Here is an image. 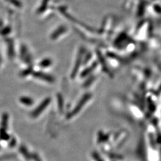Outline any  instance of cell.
I'll list each match as a JSON object with an SVG mask.
<instances>
[{
  "label": "cell",
  "mask_w": 161,
  "mask_h": 161,
  "mask_svg": "<svg viewBox=\"0 0 161 161\" xmlns=\"http://www.w3.org/2000/svg\"><path fill=\"white\" fill-rule=\"evenodd\" d=\"M89 96H86V97H84L82 98V100L80 101V103L78 104V106H76V109H75V110L72 112V114H73L72 115H74V114H75L76 113H77L80 109V108L82 107V106H83V104L85 103L86 102V100L88 99V98Z\"/></svg>",
  "instance_id": "cell-2"
},
{
  "label": "cell",
  "mask_w": 161,
  "mask_h": 161,
  "mask_svg": "<svg viewBox=\"0 0 161 161\" xmlns=\"http://www.w3.org/2000/svg\"><path fill=\"white\" fill-rule=\"evenodd\" d=\"M48 103H49V100H45L42 104H41L40 106L38 107V108L36 109V110H35L34 112H33V114H33L32 115H33L34 116H38V115H39L41 112L43 110V109L46 107Z\"/></svg>",
  "instance_id": "cell-1"
},
{
  "label": "cell",
  "mask_w": 161,
  "mask_h": 161,
  "mask_svg": "<svg viewBox=\"0 0 161 161\" xmlns=\"http://www.w3.org/2000/svg\"><path fill=\"white\" fill-rule=\"evenodd\" d=\"M21 102L23 103L24 104H30L32 103V101L31 99H29L28 98H22L21 99Z\"/></svg>",
  "instance_id": "cell-4"
},
{
  "label": "cell",
  "mask_w": 161,
  "mask_h": 161,
  "mask_svg": "<svg viewBox=\"0 0 161 161\" xmlns=\"http://www.w3.org/2000/svg\"><path fill=\"white\" fill-rule=\"evenodd\" d=\"M35 76H36V77L40 78V79H42V80H48L50 82H53V78L51 76H48L46 74H41V73H38V74H36Z\"/></svg>",
  "instance_id": "cell-3"
}]
</instances>
